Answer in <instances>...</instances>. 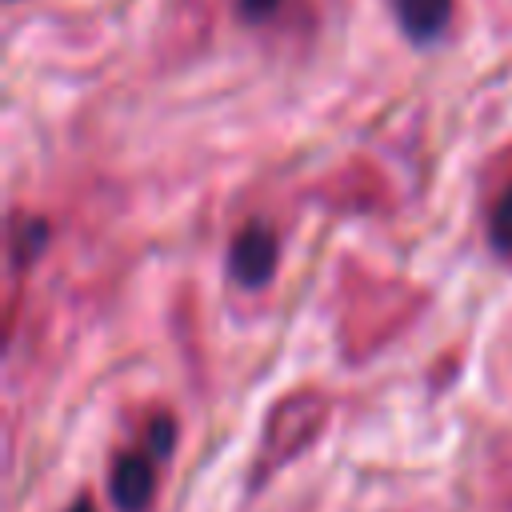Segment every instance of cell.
I'll return each instance as SVG.
<instances>
[{"instance_id":"obj_1","label":"cell","mask_w":512,"mask_h":512,"mask_svg":"<svg viewBox=\"0 0 512 512\" xmlns=\"http://www.w3.org/2000/svg\"><path fill=\"white\" fill-rule=\"evenodd\" d=\"M276 256H280V240L264 220H252L248 228L236 232L232 248H228V272L244 284V288H260L268 284V276L276 272Z\"/></svg>"},{"instance_id":"obj_2","label":"cell","mask_w":512,"mask_h":512,"mask_svg":"<svg viewBox=\"0 0 512 512\" xmlns=\"http://www.w3.org/2000/svg\"><path fill=\"white\" fill-rule=\"evenodd\" d=\"M112 496L120 512H148L156 496V464L152 456H120L112 468Z\"/></svg>"},{"instance_id":"obj_3","label":"cell","mask_w":512,"mask_h":512,"mask_svg":"<svg viewBox=\"0 0 512 512\" xmlns=\"http://www.w3.org/2000/svg\"><path fill=\"white\" fill-rule=\"evenodd\" d=\"M396 16H400V28L408 32V40L428 44L444 32V24L452 16V0H396Z\"/></svg>"},{"instance_id":"obj_4","label":"cell","mask_w":512,"mask_h":512,"mask_svg":"<svg viewBox=\"0 0 512 512\" xmlns=\"http://www.w3.org/2000/svg\"><path fill=\"white\" fill-rule=\"evenodd\" d=\"M492 244L500 252H512V184L500 192V200L492 208Z\"/></svg>"},{"instance_id":"obj_5","label":"cell","mask_w":512,"mask_h":512,"mask_svg":"<svg viewBox=\"0 0 512 512\" xmlns=\"http://www.w3.org/2000/svg\"><path fill=\"white\" fill-rule=\"evenodd\" d=\"M44 236H48V228H44V220H20L16 224V244H12V252H16V260H28L32 256V248H28V240L40 248L44 244Z\"/></svg>"},{"instance_id":"obj_6","label":"cell","mask_w":512,"mask_h":512,"mask_svg":"<svg viewBox=\"0 0 512 512\" xmlns=\"http://www.w3.org/2000/svg\"><path fill=\"white\" fill-rule=\"evenodd\" d=\"M172 432H176L172 416H156L152 428H148V452L152 456H168L172 452Z\"/></svg>"},{"instance_id":"obj_7","label":"cell","mask_w":512,"mask_h":512,"mask_svg":"<svg viewBox=\"0 0 512 512\" xmlns=\"http://www.w3.org/2000/svg\"><path fill=\"white\" fill-rule=\"evenodd\" d=\"M276 8H280V0H240V12H244L248 20H260V16L276 12Z\"/></svg>"},{"instance_id":"obj_8","label":"cell","mask_w":512,"mask_h":512,"mask_svg":"<svg viewBox=\"0 0 512 512\" xmlns=\"http://www.w3.org/2000/svg\"><path fill=\"white\" fill-rule=\"evenodd\" d=\"M72 512H92V504H88V500H80V504H72Z\"/></svg>"}]
</instances>
